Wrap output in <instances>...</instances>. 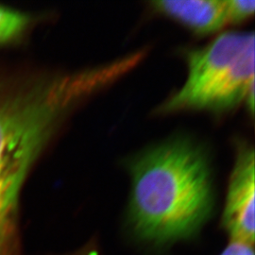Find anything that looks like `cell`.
<instances>
[{"label":"cell","instance_id":"cell-1","mask_svg":"<svg viewBox=\"0 0 255 255\" xmlns=\"http://www.w3.org/2000/svg\"><path fill=\"white\" fill-rule=\"evenodd\" d=\"M97 65L73 72L0 78V255H12L21 189L64 120L109 87Z\"/></svg>","mask_w":255,"mask_h":255},{"label":"cell","instance_id":"cell-2","mask_svg":"<svg viewBox=\"0 0 255 255\" xmlns=\"http://www.w3.org/2000/svg\"><path fill=\"white\" fill-rule=\"evenodd\" d=\"M128 219L142 239L165 244L187 238L209 219L215 205L210 161L200 145L173 138L128 164Z\"/></svg>","mask_w":255,"mask_h":255},{"label":"cell","instance_id":"cell-3","mask_svg":"<svg viewBox=\"0 0 255 255\" xmlns=\"http://www.w3.org/2000/svg\"><path fill=\"white\" fill-rule=\"evenodd\" d=\"M187 78L156 110L158 115L185 111L222 114L245 103L255 108L254 31L222 32L206 46L187 50Z\"/></svg>","mask_w":255,"mask_h":255},{"label":"cell","instance_id":"cell-4","mask_svg":"<svg viewBox=\"0 0 255 255\" xmlns=\"http://www.w3.org/2000/svg\"><path fill=\"white\" fill-rule=\"evenodd\" d=\"M255 198V148L246 142H239L222 218L232 241L254 245Z\"/></svg>","mask_w":255,"mask_h":255},{"label":"cell","instance_id":"cell-5","mask_svg":"<svg viewBox=\"0 0 255 255\" xmlns=\"http://www.w3.org/2000/svg\"><path fill=\"white\" fill-rule=\"evenodd\" d=\"M150 5L197 35L213 34L228 24L223 0H155Z\"/></svg>","mask_w":255,"mask_h":255},{"label":"cell","instance_id":"cell-6","mask_svg":"<svg viewBox=\"0 0 255 255\" xmlns=\"http://www.w3.org/2000/svg\"><path fill=\"white\" fill-rule=\"evenodd\" d=\"M33 23L34 18L29 13L0 5V46L22 39Z\"/></svg>","mask_w":255,"mask_h":255},{"label":"cell","instance_id":"cell-7","mask_svg":"<svg viewBox=\"0 0 255 255\" xmlns=\"http://www.w3.org/2000/svg\"><path fill=\"white\" fill-rule=\"evenodd\" d=\"M228 23L239 24L255 13V0H223Z\"/></svg>","mask_w":255,"mask_h":255},{"label":"cell","instance_id":"cell-8","mask_svg":"<svg viewBox=\"0 0 255 255\" xmlns=\"http://www.w3.org/2000/svg\"><path fill=\"white\" fill-rule=\"evenodd\" d=\"M219 255H255V252L252 244L239 241H231V243Z\"/></svg>","mask_w":255,"mask_h":255},{"label":"cell","instance_id":"cell-9","mask_svg":"<svg viewBox=\"0 0 255 255\" xmlns=\"http://www.w3.org/2000/svg\"><path fill=\"white\" fill-rule=\"evenodd\" d=\"M70 255H101L100 253L95 249L92 248L91 246H87L86 248H83L82 250L74 253Z\"/></svg>","mask_w":255,"mask_h":255}]
</instances>
